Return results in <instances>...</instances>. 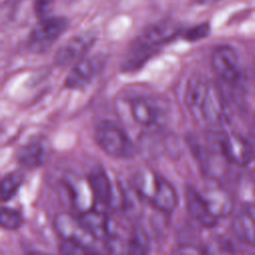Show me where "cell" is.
<instances>
[{
  "label": "cell",
  "mask_w": 255,
  "mask_h": 255,
  "mask_svg": "<svg viewBox=\"0 0 255 255\" xmlns=\"http://www.w3.org/2000/svg\"><path fill=\"white\" fill-rule=\"evenodd\" d=\"M232 230L241 241L255 245V204H249L234 217Z\"/></svg>",
  "instance_id": "cell-15"
},
{
  "label": "cell",
  "mask_w": 255,
  "mask_h": 255,
  "mask_svg": "<svg viewBox=\"0 0 255 255\" xmlns=\"http://www.w3.org/2000/svg\"><path fill=\"white\" fill-rule=\"evenodd\" d=\"M26 255H43V254H41L40 252H30V253H28Z\"/></svg>",
  "instance_id": "cell-28"
},
{
  "label": "cell",
  "mask_w": 255,
  "mask_h": 255,
  "mask_svg": "<svg viewBox=\"0 0 255 255\" xmlns=\"http://www.w3.org/2000/svg\"><path fill=\"white\" fill-rule=\"evenodd\" d=\"M87 179L92 187L96 201L106 205H114L117 202L112 180L103 168H94L89 173Z\"/></svg>",
  "instance_id": "cell-12"
},
{
  "label": "cell",
  "mask_w": 255,
  "mask_h": 255,
  "mask_svg": "<svg viewBox=\"0 0 255 255\" xmlns=\"http://www.w3.org/2000/svg\"><path fill=\"white\" fill-rule=\"evenodd\" d=\"M171 255H204V250L191 244H181L174 248Z\"/></svg>",
  "instance_id": "cell-26"
},
{
  "label": "cell",
  "mask_w": 255,
  "mask_h": 255,
  "mask_svg": "<svg viewBox=\"0 0 255 255\" xmlns=\"http://www.w3.org/2000/svg\"><path fill=\"white\" fill-rule=\"evenodd\" d=\"M151 204L162 212H171L178 203V197L174 187L162 176L159 179L158 189L150 201Z\"/></svg>",
  "instance_id": "cell-18"
},
{
  "label": "cell",
  "mask_w": 255,
  "mask_h": 255,
  "mask_svg": "<svg viewBox=\"0 0 255 255\" xmlns=\"http://www.w3.org/2000/svg\"><path fill=\"white\" fill-rule=\"evenodd\" d=\"M22 214L13 208L2 207L0 214V223L4 229L15 230L23 224Z\"/></svg>",
  "instance_id": "cell-22"
},
{
  "label": "cell",
  "mask_w": 255,
  "mask_h": 255,
  "mask_svg": "<svg viewBox=\"0 0 255 255\" xmlns=\"http://www.w3.org/2000/svg\"><path fill=\"white\" fill-rule=\"evenodd\" d=\"M95 37L88 34L76 35L62 45L54 56V63L58 67H66L72 63H78L94 45Z\"/></svg>",
  "instance_id": "cell-9"
},
{
  "label": "cell",
  "mask_w": 255,
  "mask_h": 255,
  "mask_svg": "<svg viewBox=\"0 0 255 255\" xmlns=\"http://www.w3.org/2000/svg\"><path fill=\"white\" fill-rule=\"evenodd\" d=\"M204 255H236L232 243L223 237H214L206 245Z\"/></svg>",
  "instance_id": "cell-21"
},
{
  "label": "cell",
  "mask_w": 255,
  "mask_h": 255,
  "mask_svg": "<svg viewBox=\"0 0 255 255\" xmlns=\"http://www.w3.org/2000/svg\"><path fill=\"white\" fill-rule=\"evenodd\" d=\"M209 31L210 27L207 23H200L187 29L183 34V38L186 41L195 42L205 38L209 34Z\"/></svg>",
  "instance_id": "cell-24"
},
{
  "label": "cell",
  "mask_w": 255,
  "mask_h": 255,
  "mask_svg": "<svg viewBox=\"0 0 255 255\" xmlns=\"http://www.w3.org/2000/svg\"><path fill=\"white\" fill-rule=\"evenodd\" d=\"M95 140L102 150L117 158H129L134 145L127 132L112 121L100 122L95 129Z\"/></svg>",
  "instance_id": "cell-5"
},
{
  "label": "cell",
  "mask_w": 255,
  "mask_h": 255,
  "mask_svg": "<svg viewBox=\"0 0 255 255\" xmlns=\"http://www.w3.org/2000/svg\"><path fill=\"white\" fill-rule=\"evenodd\" d=\"M46 147L44 140L39 138L30 139L22 145L17 152V159L27 168H36L40 166L45 158Z\"/></svg>",
  "instance_id": "cell-17"
},
{
  "label": "cell",
  "mask_w": 255,
  "mask_h": 255,
  "mask_svg": "<svg viewBox=\"0 0 255 255\" xmlns=\"http://www.w3.org/2000/svg\"><path fill=\"white\" fill-rule=\"evenodd\" d=\"M186 208L190 216L204 227H212L217 223V218L208 209L200 192L192 187L185 190Z\"/></svg>",
  "instance_id": "cell-13"
},
{
  "label": "cell",
  "mask_w": 255,
  "mask_h": 255,
  "mask_svg": "<svg viewBox=\"0 0 255 255\" xmlns=\"http://www.w3.org/2000/svg\"><path fill=\"white\" fill-rule=\"evenodd\" d=\"M60 251L62 255H100L92 247L64 241L60 246Z\"/></svg>",
  "instance_id": "cell-23"
},
{
  "label": "cell",
  "mask_w": 255,
  "mask_h": 255,
  "mask_svg": "<svg viewBox=\"0 0 255 255\" xmlns=\"http://www.w3.org/2000/svg\"><path fill=\"white\" fill-rule=\"evenodd\" d=\"M180 33V28L172 22L162 21L147 27L130 44L125 53L121 69L133 72L140 69L162 46L172 42Z\"/></svg>",
  "instance_id": "cell-2"
},
{
  "label": "cell",
  "mask_w": 255,
  "mask_h": 255,
  "mask_svg": "<svg viewBox=\"0 0 255 255\" xmlns=\"http://www.w3.org/2000/svg\"><path fill=\"white\" fill-rule=\"evenodd\" d=\"M68 19L64 17H46L41 19L31 30L26 46L33 53H43L67 30Z\"/></svg>",
  "instance_id": "cell-6"
},
{
  "label": "cell",
  "mask_w": 255,
  "mask_h": 255,
  "mask_svg": "<svg viewBox=\"0 0 255 255\" xmlns=\"http://www.w3.org/2000/svg\"><path fill=\"white\" fill-rule=\"evenodd\" d=\"M215 133L214 142L229 163L245 166L252 161L253 148L246 138L234 132L219 131Z\"/></svg>",
  "instance_id": "cell-7"
},
{
  "label": "cell",
  "mask_w": 255,
  "mask_h": 255,
  "mask_svg": "<svg viewBox=\"0 0 255 255\" xmlns=\"http://www.w3.org/2000/svg\"><path fill=\"white\" fill-rule=\"evenodd\" d=\"M106 60L101 55L85 57L74 65L67 75L64 85L70 90H80L87 87L105 67Z\"/></svg>",
  "instance_id": "cell-8"
},
{
  "label": "cell",
  "mask_w": 255,
  "mask_h": 255,
  "mask_svg": "<svg viewBox=\"0 0 255 255\" xmlns=\"http://www.w3.org/2000/svg\"><path fill=\"white\" fill-rule=\"evenodd\" d=\"M160 175L153 173L149 170H140L133 177V183L135 190L142 197L151 201L154 197L158 185H159Z\"/></svg>",
  "instance_id": "cell-19"
},
{
  "label": "cell",
  "mask_w": 255,
  "mask_h": 255,
  "mask_svg": "<svg viewBox=\"0 0 255 255\" xmlns=\"http://www.w3.org/2000/svg\"><path fill=\"white\" fill-rule=\"evenodd\" d=\"M79 220L93 238L98 240H107L110 237V219L103 211L92 208L81 213Z\"/></svg>",
  "instance_id": "cell-14"
},
{
  "label": "cell",
  "mask_w": 255,
  "mask_h": 255,
  "mask_svg": "<svg viewBox=\"0 0 255 255\" xmlns=\"http://www.w3.org/2000/svg\"><path fill=\"white\" fill-rule=\"evenodd\" d=\"M211 67L216 76L233 89L244 83L246 74L243 62L239 53L232 46H217L211 55Z\"/></svg>",
  "instance_id": "cell-4"
},
{
  "label": "cell",
  "mask_w": 255,
  "mask_h": 255,
  "mask_svg": "<svg viewBox=\"0 0 255 255\" xmlns=\"http://www.w3.org/2000/svg\"><path fill=\"white\" fill-rule=\"evenodd\" d=\"M184 103L191 116L213 132L221 131L229 123L227 101L220 89L204 77L195 76L188 81Z\"/></svg>",
  "instance_id": "cell-1"
},
{
  "label": "cell",
  "mask_w": 255,
  "mask_h": 255,
  "mask_svg": "<svg viewBox=\"0 0 255 255\" xmlns=\"http://www.w3.org/2000/svg\"><path fill=\"white\" fill-rule=\"evenodd\" d=\"M200 194L212 215L217 219L227 216L232 211V199L223 189L219 187H208Z\"/></svg>",
  "instance_id": "cell-16"
},
{
  "label": "cell",
  "mask_w": 255,
  "mask_h": 255,
  "mask_svg": "<svg viewBox=\"0 0 255 255\" xmlns=\"http://www.w3.org/2000/svg\"><path fill=\"white\" fill-rule=\"evenodd\" d=\"M128 100L129 114L137 125L156 129L166 123L168 107L163 99L152 94H140Z\"/></svg>",
  "instance_id": "cell-3"
},
{
  "label": "cell",
  "mask_w": 255,
  "mask_h": 255,
  "mask_svg": "<svg viewBox=\"0 0 255 255\" xmlns=\"http://www.w3.org/2000/svg\"><path fill=\"white\" fill-rule=\"evenodd\" d=\"M72 205L81 213L94 208L96 198L88 179L69 175L65 179Z\"/></svg>",
  "instance_id": "cell-11"
},
{
  "label": "cell",
  "mask_w": 255,
  "mask_h": 255,
  "mask_svg": "<svg viewBox=\"0 0 255 255\" xmlns=\"http://www.w3.org/2000/svg\"><path fill=\"white\" fill-rule=\"evenodd\" d=\"M55 0H34L33 9L37 17L46 18L47 13L51 10Z\"/></svg>",
  "instance_id": "cell-25"
},
{
  "label": "cell",
  "mask_w": 255,
  "mask_h": 255,
  "mask_svg": "<svg viewBox=\"0 0 255 255\" xmlns=\"http://www.w3.org/2000/svg\"><path fill=\"white\" fill-rule=\"evenodd\" d=\"M24 180V174L20 171H14L7 174L1 181V199L10 200L18 191Z\"/></svg>",
  "instance_id": "cell-20"
},
{
  "label": "cell",
  "mask_w": 255,
  "mask_h": 255,
  "mask_svg": "<svg viewBox=\"0 0 255 255\" xmlns=\"http://www.w3.org/2000/svg\"><path fill=\"white\" fill-rule=\"evenodd\" d=\"M54 227L64 241L91 247L96 240L83 227L79 218L76 219L68 213L57 214L54 219Z\"/></svg>",
  "instance_id": "cell-10"
},
{
  "label": "cell",
  "mask_w": 255,
  "mask_h": 255,
  "mask_svg": "<svg viewBox=\"0 0 255 255\" xmlns=\"http://www.w3.org/2000/svg\"><path fill=\"white\" fill-rule=\"evenodd\" d=\"M200 3H209V2H214L216 0H198Z\"/></svg>",
  "instance_id": "cell-27"
}]
</instances>
